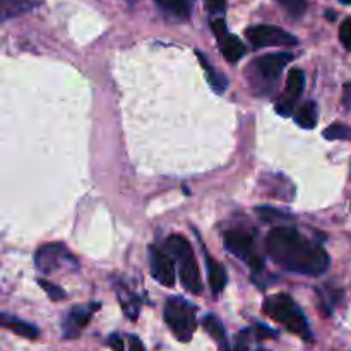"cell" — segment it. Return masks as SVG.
Wrapping results in <instances>:
<instances>
[{
  "instance_id": "6da1fadb",
  "label": "cell",
  "mask_w": 351,
  "mask_h": 351,
  "mask_svg": "<svg viewBox=\"0 0 351 351\" xmlns=\"http://www.w3.org/2000/svg\"><path fill=\"white\" fill-rule=\"evenodd\" d=\"M266 250L278 266L290 273L321 276L331 264L328 252L319 243L288 226H278L267 235Z\"/></svg>"
},
{
  "instance_id": "7a4b0ae2",
  "label": "cell",
  "mask_w": 351,
  "mask_h": 351,
  "mask_svg": "<svg viewBox=\"0 0 351 351\" xmlns=\"http://www.w3.org/2000/svg\"><path fill=\"white\" fill-rule=\"evenodd\" d=\"M264 312L269 319H273L278 324L285 326L288 331L300 336L305 341H312V332L308 328V322L305 319L304 312L293 302V298L287 293H278L273 297H267L264 302Z\"/></svg>"
},
{
  "instance_id": "3957f363",
  "label": "cell",
  "mask_w": 351,
  "mask_h": 351,
  "mask_svg": "<svg viewBox=\"0 0 351 351\" xmlns=\"http://www.w3.org/2000/svg\"><path fill=\"white\" fill-rule=\"evenodd\" d=\"M167 249L173 254L175 259L180 263V283L189 293L199 295L202 291V280L201 273H199L197 261H195L194 250L189 240L182 235H170L167 239Z\"/></svg>"
},
{
  "instance_id": "277c9868",
  "label": "cell",
  "mask_w": 351,
  "mask_h": 351,
  "mask_svg": "<svg viewBox=\"0 0 351 351\" xmlns=\"http://www.w3.org/2000/svg\"><path fill=\"white\" fill-rule=\"evenodd\" d=\"M195 311L194 305L189 304L182 297L168 298L165 304L163 317L175 338L182 343H189L195 332Z\"/></svg>"
},
{
  "instance_id": "5b68a950",
  "label": "cell",
  "mask_w": 351,
  "mask_h": 351,
  "mask_svg": "<svg viewBox=\"0 0 351 351\" xmlns=\"http://www.w3.org/2000/svg\"><path fill=\"white\" fill-rule=\"evenodd\" d=\"M223 243H225V249L230 254L249 264L252 271L263 273L264 259L257 254L256 243H254V239L249 233L240 232V230H230L223 235Z\"/></svg>"
},
{
  "instance_id": "8992f818",
  "label": "cell",
  "mask_w": 351,
  "mask_h": 351,
  "mask_svg": "<svg viewBox=\"0 0 351 351\" xmlns=\"http://www.w3.org/2000/svg\"><path fill=\"white\" fill-rule=\"evenodd\" d=\"M245 36L256 48L295 47V45H298V40L293 34L278 26H271V24H259V26L247 27Z\"/></svg>"
},
{
  "instance_id": "52a82bcc",
  "label": "cell",
  "mask_w": 351,
  "mask_h": 351,
  "mask_svg": "<svg viewBox=\"0 0 351 351\" xmlns=\"http://www.w3.org/2000/svg\"><path fill=\"white\" fill-rule=\"evenodd\" d=\"M149 267L151 276L163 287H175L177 283V273H175V264L163 250L156 247H149Z\"/></svg>"
},
{
  "instance_id": "ba28073f",
  "label": "cell",
  "mask_w": 351,
  "mask_h": 351,
  "mask_svg": "<svg viewBox=\"0 0 351 351\" xmlns=\"http://www.w3.org/2000/svg\"><path fill=\"white\" fill-rule=\"evenodd\" d=\"M99 308V304H89V305H79L74 307L67 314V317L64 319V324H62V335L64 339H74L77 338L82 332V329L89 324L93 314Z\"/></svg>"
},
{
  "instance_id": "9c48e42d",
  "label": "cell",
  "mask_w": 351,
  "mask_h": 351,
  "mask_svg": "<svg viewBox=\"0 0 351 351\" xmlns=\"http://www.w3.org/2000/svg\"><path fill=\"white\" fill-rule=\"evenodd\" d=\"M293 60V55L288 53V51H281V53H269L264 55V57L254 60L252 67L259 72V75H263L264 79H274L280 77V74L283 72V69L287 67L290 62Z\"/></svg>"
},
{
  "instance_id": "30bf717a",
  "label": "cell",
  "mask_w": 351,
  "mask_h": 351,
  "mask_svg": "<svg viewBox=\"0 0 351 351\" xmlns=\"http://www.w3.org/2000/svg\"><path fill=\"white\" fill-rule=\"evenodd\" d=\"M67 257L64 245L60 243H47V245L40 247L34 256V264H36V269L40 273L50 274L55 269H58L60 266V261Z\"/></svg>"
},
{
  "instance_id": "8fae6325",
  "label": "cell",
  "mask_w": 351,
  "mask_h": 351,
  "mask_svg": "<svg viewBox=\"0 0 351 351\" xmlns=\"http://www.w3.org/2000/svg\"><path fill=\"white\" fill-rule=\"evenodd\" d=\"M204 250V256H206V263H208V280H209V287H211V291L215 297H218L223 290H225L226 283H228V276H226V271L221 264L218 263L216 259H213L209 256L208 249L202 247Z\"/></svg>"
},
{
  "instance_id": "7c38bea8",
  "label": "cell",
  "mask_w": 351,
  "mask_h": 351,
  "mask_svg": "<svg viewBox=\"0 0 351 351\" xmlns=\"http://www.w3.org/2000/svg\"><path fill=\"white\" fill-rule=\"evenodd\" d=\"M117 290V297H119L120 305H122V311L130 321H137L139 317V311H141V300L137 298V295H134L125 285L117 283L115 287Z\"/></svg>"
},
{
  "instance_id": "4fadbf2b",
  "label": "cell",
  "mask_w": 351,
  "mask_h": 351,
  "mask_svg": "<svg viewBox=\"0 0 351 351\" xmlns=\"http://www.w3.org/2000/svg\"><path fill=\"white\" fill-rule=\"evenodd\" d=\"M202 328H204V331L208 332L209 336H211L213 339L216 341V345L219 346V350L221 351H230V346H228V338H226V332H225V328H223L221 321H219L216 315L213 314H208L204 319H202Z\"/></svg>"
},
{
  "instance_id": "5bb4252c",
  "label": "cell",
  "mask_w": 351,
  "mask_h": 351,
  "mask_svg": "<svg viewBox=\"0 0 351 351\" xmlns=\"http://www.w3.org/2000/svg\"><path fill=\"white\" fill-rule=\"evenodd\" d=\"M218 43L219 48H221L223 57H225L226 62H230V64H237V62L245 55V45H243L239 38L233 36V34L228 33L225 38L218 40Z\"/></svg>"
},
{
  "instance_id": "9a60e30c",
  "label": "cell",
  "mask_w": 351,
  "mask_h": 351,
  "mask_svg": "<svg viewBox=\"0 0 351 351\" xmlns=\"http://www.w3.org/2000/svg\"><path fill=\"white\" fill-rule=\"evenodd\" d=\"M2 326L9 331H12L14 335L21 336V338H27V339H38L40 336V331H38L36 326L29 324V322H24L21 319L12 317V315H2Z\"/></svg>"
},
{
  "instance_id": "2e32d148",
  "label": "cell",
  "mask_w": 351,
  "mask_h": 351,
  "mask_svg": "<svg viewBox=\"0 0 351 351\" xmlns=\"http://www.w3.org/2000/svg\"><path fill=\"white\" fill-rule=\"evenodd\" d=\"M197 57H199V62H201V65L204 67L206 75H208V82L209 86H211L213 91L218 93V95H223V93L226 91V88H228V79H226V75L221 74V72L215 71L213 65L209 64L208 58H206L201 51H197Z\"/></svg>"
},
{
  "instance_id": "e0dca14e",
  "label": "cell",
  "mask_w": 351,
  "mask_h": 351,
  "mask_svg": "<svg viewBox=\"0 0 351 351\" xmlns=\"http://www.w3.org/2000/svg\"><path fill=\"white\" fill-rule=\"evenodd\" d=\"M295 122L305 130H312L317 125V105L314 101H305L295 112Z\"/></svg>"
},
{
  "instance_id": "ac0fdd59",
  "label": "cell",
  "mask_w": 351,
  "mask_h": 351,
  "mask_svg": "<svg viewBox=\"0 0 351 351\" xmlns=\"http://www.w3.org/2000/svg\"><path fill=\"white\" fill-rule=\"evenodd\" d=\"M158 5L165 10V12L171 14L177 19H189L192 9V0H156Z\"/></svg>"
},
{
  "instance_id": "d6986e66",
  "label": "cell",
  "mask_w": 351,
  "mask_h": 351,
  "mask_svg": "<svg viewBox=\"0 0 351 351\" xmlns=\"http://www.w3.org/2000/svg\"><path fill=\"white\" fill-rule=\"evenodd\" d=\"M0 5H2V21H7L33 9L36 2L33 0H0Z\"/></svg>"
},
{
  "instance_id": "ffe728a7",
  "label": "cell",
  "mask_w": 351,
  "mask_h": 351,
  "mask_svg": "<svg viewBox=\"0 0 351 351\" xmlns=\"http://www.w3.org/2000/svg\"><path fill=\"white\" fill-rule=\"evenodd\" d=\"M305 89V74L300 69H291L288 72V81H287V89H285V95H288L290 98L297 99L300 98V95Z\"/></svg>"
},
{
  "instance_id": "44dd1931",
  "label": "cell",
  "mask_w": 351,
  "mask_h": 351,
  "mask_svg": "<svg viewBox=\"0 0 351 351\" xmlns=\"http://www.w3.org/2000/svg\"><path fill=\"white\" fill-rule=\"evenodd\" d=\"M278 2L291 19H300L307 12V2L305 0H278Z\"/></svg>"
},
{
  "instance_id": "7402d4cb",
  "label": "cell",
  "mask_w": 351,
  "mask_h": 351,
  "mask_svg": "<svg viewBox=\"0 0 351 351\" xmlns=\"http://www.w3.org/2000/svg\"><path fill=\"white\" fill-rule=\"evenodd\" d=\"M38 285L43 288V291L48 295V298H50L51 302H62V300H65V298H67V293H65V291L62 290L60 287L50 283V281L40 280V281H38Z\"/></svg>"
},
{
  "instance_id": "603a6c76",
  "label": "cell",
  "mask_w": 351,
  "mask_h": 351,
  "mask_svg": "<svg viewBox=\"0 0 351 351\" xmlns=\"http://www.w3.org/2000/svg\"><path fill=\"white\" fill-rule=\"evenodd\" d=\"M295 105H297V99L290 98V96L285 95V93H283V95H281L280 98H278L276 106H274V108H276L278 115L290 117V115H295V113H293Z\"/></svg>"
},
{
  "instance_id": "cb8c5ba5",
  "label": "cell",
  "mask_w": 351,
  "mask_h": 351,
  "mask_svg": "<svg viewBox=\"0 0 351 351\" xmlns=\"http://www.w3.org/2000/svg\"><path fill=\"white\" fill-rule=\"evenodd\" d=\"M324 137L328 141L351 139V130L346 125H341V123H335V125L328 127V129L324 130Z\"/></svg>"
},
{
  "instance_id": "d4e9b609",
  "label": "cell",
  "mask_w": 351,
  "mask_h": 351,
  "mask_svg": "<svg viewBox=\"0 0 351 351\" xmlns=\"http://www.w3.org/2000/svg\"><path fill=\"white\" fill-rule=\"evenodd\" d=\"M339 40H341L343 47L351 51V17L343 21V24L339 26Z\"/></svg>"
},
{
  "instance_id": "484cf974",
  "label": "cell",
  "mask_w": 351,
  "mask_h": 351,
  "mask_svg": "<svg viewBox=\"0 0 351 351\" xmlns=\"http://www.w3.org/2000/svg\"><path fill=\"white\" fill-rule=\"evenodd\" d=\"M257 213L261 215V218L266 219V221H271V219H287V213H281L278 211V209H273V208H259L257 209Z\"/></svg>"
},
{
  "instance_id": "4316f807",
  "label": "cell",
  "mask_w": 351,
  "mask_h": 351,
  "mask_svg": "<svg viewBox=\"0 0 351 351\" xmlns=\"http://www.w3.org/2000/svg\"><path fill=\"white\" fill-rule=\"evenodd\" d=\"M211 29H213V33H215V36L218 38V40H221V38H225L226 34H228V29H226V23H225V19H221V17L211 21Z\"/></svg>"
},
{
  "instance_id": "83f0119b",
  "label": "cell",
  "mask_w": 351,
  "mask_h": 351,
  "mask_svg": "<svg viewBox=\"0 0 351 351\" xmlns=\"http://www.w3.org/2000/svg\"><path fill=\"white\" fill-rule=\"evenodd\" d=\"M206 9L213 14H219L225 12L226 9V0H204Z\"/></svg>"
},
{
  "instance_id": "f1b7e54d",
  "label": "cell",
  "mask_w": 351,
  "mask_h": 351,
  "mask_svg": "<svg viewBox=\"0 0 351 351\" xmlns=\"http://www.w3.org/2000/svg\"><path fill=\"white\" fill-rule=\"evenodd\" d=\"M108 345L113 351H125V345H123V339L119 335H112L108 338Z\"/></svg>"
},
{
  "instance_id": "f546056e",
  "label": "cell",
  "mask_w": 351,
  "mask_h": 351,
  "mask_svg": "<svg viewBox=\"0 0 351 351\" xmlns=\"http://www.w3.org/2000/svg\"><path fill=\"white\" fill-rule=\"evenodd\" d=\"M129 351H146L144 350L143 341L137 336H130L129 338Z\"/></svg>"
},
{
  "instance_id": "4dcf8cb0",
  "label": "cell",
  "mask_w": 351,
  "mask_h": 351,
  "mask_svg": "<svg viewBox=\"0 0 351 351\" xmlns=\"http://www.w3.org/2000/svg\"><path fill=\"white\" fill-rule=\"evenodd\" d=\"M257 329V335L261 336V338H276V331H271V329H267L266 326H256Z\"/></svg>"
},
{
  "instance_id": "1f68e13d",
  "label": "cell",
  "mask_w": 351,
  "mask_h": 351,
  "mask_svg": "<svg viewBox=\"0 0 351 351\" xmlns=\"http://www.w3.org/2000/svg\"><path fill=\"white\" fill-rule=\"evenodd\" d=\"M243 338H245V332H242V335L239 336L235 346H233V348L230 351H247V343H245V339H243Z\"/></svg>"
},
{
  "instance_id": "d6a6232c",
  "label": "cell",
  "mask_w": 351,
  "mask_h": 351,
  "mask_svg": "<svg viewBox=\"0 0 351 351\" xmlns=\"http://www.w3.org/2000/svg\"><path fill=\"white\" fill-rule=\"evenodd\" d=\"M343 91H345V105L350 106V103H351V84H345Z\"/></svg>"
},
{
  "instance_id": "836d02e7",
  "label": "cell",
  "mask_w": 351,
  "mask_h": 351,
  "mask_svg": "<svg viewBox=\"0 0 351 351\" xmlns=\"http://www.w3.org/2000/svg\"><path fill=\"white\" fill-rule=\"evenodd\" d=\"M326 17H328V19H331V21H335L336 14H335V12H332V10H328V14H326Z\"/></svg>"
},
{
  "instance_id": "e575fe53",
  "label": "cell",
  "mask_w": 351,
  "mask_h": 351,
  "mask_svg": "<svg viewBox=\"0 0 351 351\" xmlns=\"http://www.w3.org/2000/svg\"><path fill=\"white\" fill-rule=\"evenodd\" d=\"M339 2H343V3H351V0H339Z\"/></svg>"
}]
</instances>
